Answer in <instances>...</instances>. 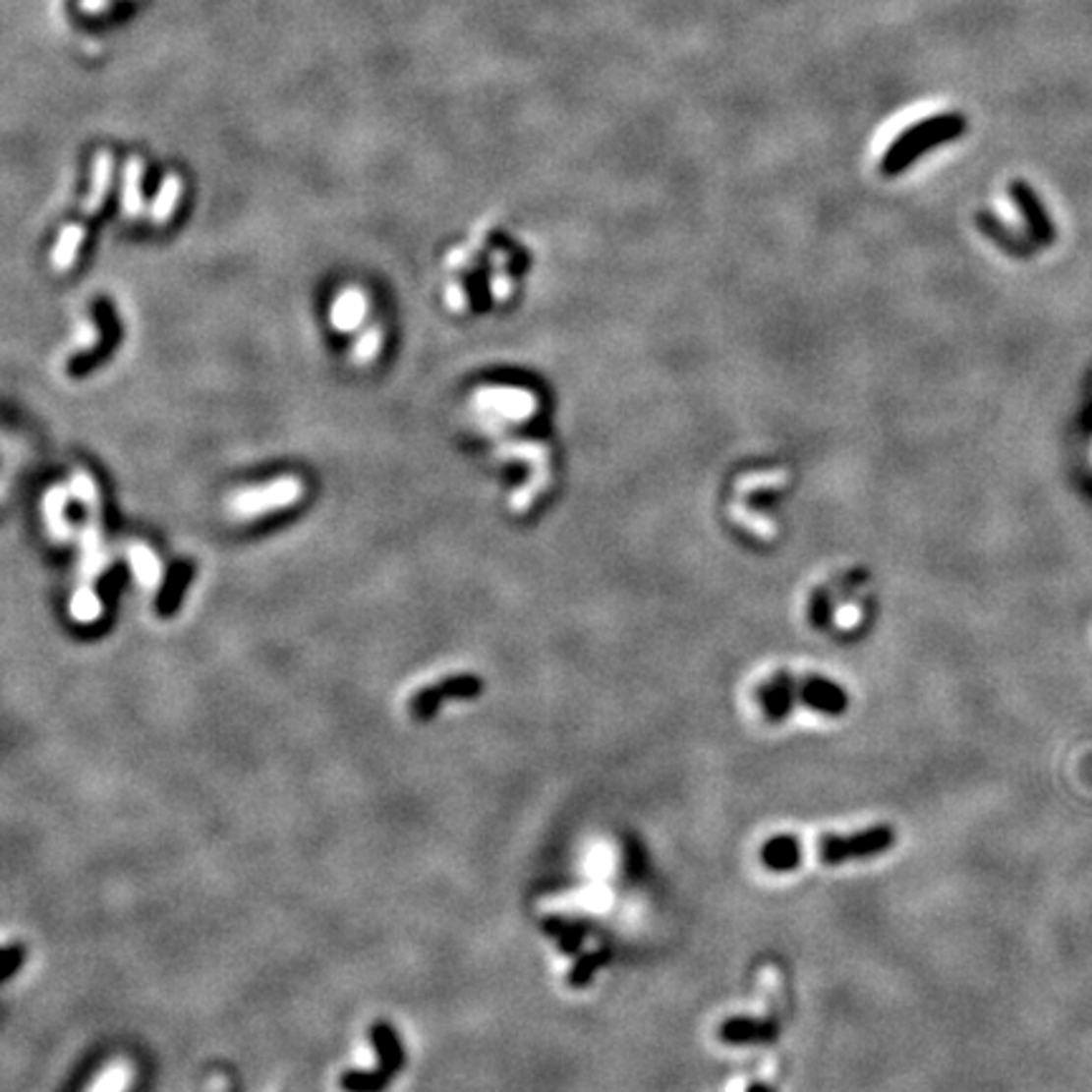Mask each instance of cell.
I'll use <instances>...</instances> for the list:
<instances>
[{
	"mask_svg": "<svg viewBox=\"0 0 1092 1092\" xmlns=\"http://www.w3.org/2000/svg\"><path fill=\"white\" fill-rule=\"evenodd\" d=\"M304 496V484L296 476H278L268 484H256L251 489L236 490L228 498V514L238 521L259 519L294 506Z\"/></svg>",
	"mask_w": 1092,
	"mask_h": 1092,
	"instance_id": "6da1fadb",
	"label": "cell"
},
{
	"mask_svg": "<svg viewBox=\"0 0 1092 1092\" xmlns=\"http://www.w3.org/2000/svg\"><path fill=\"white\" fill-rule=\"evenodd\" d=\"M895 844V827L875 825L855 834H827L817 844V855L825 865H842V862L868 860V857L883 855L888 847Z\"/></svg>",
	"mask_w": 1092,
	"mask_h": 1092,
	"instance_id": "7a4b0ae2",
	"label": "cell"
},
{
	"mask_svg": "<svg viewBox=\"0 0 1092 1092\" xmlns=\"http://www.w3.org/2000/svg\"><path fill=\"white\" fill-rule=\"evenodd\" d=\"M473 405L506 420H526L534 413V397L514 387H481L473 395Z\"/></svg>",
	"mask_w": 1092,
	"mask_h": 1092,
	"instance_id": "3957f363",
	"label": "cell"
},
{
	"mask_svg": "<svg viewBox=\"0 0 1092 1092\" xmlns=\"http://www.w3.org/2000/svg\"><path fill=\"white\" fill-rule=\"evenodd\" d=\"M367 316H370V296L360 286H347V289L339 291L329 307L331 326L342 334L362 329Z\"/></svg>",
	"mask_w": 1092,
	"mask_h": 1092,
	"instance_id": "277c9868",
	"label": "cell"
},
{
	"mask_svg": "<svg viewBox=\"0 0 1092 1092\" xmlns=\"http://www.w3.org/2000/svg\"><path fill=\"white\" fill-rule=\"evenodd\" d=\"M69 496H72L69 486H51V489L43 493V501H41V514H43V524H46L48 537L59 544L69 542L74 534L72 521H69V516H66Z\"/></svg>",
	"mask_w": 1092,
	"mask_h": 1092,
	"instance_id": "5b68a950",
	"label": "cell"
},
{
	"mask_svg": "<svg viewBox=\"0 0 1092 1092\" xmlns=\"http://www.w3.org/2000/svg\"><path fill=\"white\" fill-rule=\"evenodd\" d=\"M720 1039L731 1045H762L776 1039L774 1019H754V1016H736L720 1027Z\"/></svg>",
	"mask_w": 1092,
	"mask_h": 1092,
	"instance_id": "8992f818",
	"label": "cell"
},
{
	"mask_svg": "<svg viewBox=\"0 0 1092 1092\" xmlns=\"http://www.w3.org/2000/svg\"><path fill=\"white\" fill-rule=\"evenodd\" d=\"M799 696L812 711H820L827 716H839L847 706V696L839 685L830 683L825 678H809L799 685Z\"/></svg>",
	"mask_w": 1092,
	"mask_h": 1092,
	"instance_id": "52a82bcc",
	"label": "cell"
},
{
	"mask_svg": "<svg viewBox=\"0 0 1092 1092\" xmlns=\"http://www.w3.org/2000/svg\"><path fill=\"white\" fill-rule=\"evenodd\" d=\"M112 175H114V154L109 149H99L94 154V170H91V190L89 196L84 198L82 210L86 215H96L104 207L112 188Z\"/></svg>",
	"mask_w": 1092,
	"mask_h": 1092,
	"instance_id": "ba28073f",
	"label": "cell"
},
{
	"mask_svg": "<svg viewBox=\"0 0 1092 1092\" xmlns=\"http://www.w3.org/2000/svg\"><path fill=\"white\" fill-rule=\"evenodd\" d=\"M127 559L135 579L144 590H157L162 582V561L144 542H132L127 546Z\"/></svg>",
	"mask_w": 1092,
	"mask_h": 1092,
	"instance_id": "9c48e42d",
	"label": "cell"
},
{
	"mask_svg": "<svg viewBox=\"0 0 1092 1092\" xmlns=\"http://www.w3.org/2000/svg\"><path fill=\"white\" fill-rule=\"evenodd\" d=\"M799 842L789 834H779V837L769 839L762 847V862L774 873H789L799 865Z\"/></svg>",
	"mask_w": 1092,
	"mask_h": 1092,
	"instance_id": "30bf717a",
	"label": "cell"
},
{
	"mask_svg": "<svg viewBox=\"0 0 1092 1092\" xmlns=\"http://www.w3.org/2000/svg\"><path fill=\"white\" fill-rule=\"evenodd\" d=\"M143 180H144V162L140 157H130L125 167V183H122V210L127 218H140L144 210V198H143Z\"/></svg>",
	"mask_w": 1092,
	"mask_h": 1092,
	"instance_id": "8fae6325",
	"label": "cell"
},
{
	"mask_svg": "<svg viewBox=\"0 0 1092 1092\" xmlns=\"http://www.w3.org/2000/svg\"><path fill=\"white\" fill-rule=\"evenodd\" d=\"M84 236H86V233H84V228L79 223H69L61 228L59 238H56L54 243V251H51V266H54V271L66 273L74 263H77V256L79 251H82Z\"/></svg>",
	"mask_w": 1092,
	"mask_h": 1092,
	"instance_id": "7c38bea8",
	"label": "cell"
},
{
	"mask_svg": "<svg viewBox=\"0 0 1092 1092\" xmlns=\"http://www.w3.org/2000/svg\"><path fill=\"white\" fill-rule=\"evenodd\" d=\"M180 196H183V180L175 172H170L162 180L160 190H157V196H154L152 205H149V218H152L154 225H165L172 218V213H175V207L180 202Z\"/></svg>",
	"mask_w": 1092,
	"mask_h": 1092,
	"instance_id": "4fadbf2b",
	"label": "cell"
},
{
	"mask_svg": "<svg viewBox=\"0 0 1092 1092\" xmlns=\"http://www.w3.org/2000/svg\"><path fill=\"white\" fill-rule=\"evenodd\" d=\"M473 693H479V683L473 678H458V680H450V683L440 685V691L435 693H420L418 698H415L413 709L415 714L420 716V718H428V716H432V711L437 709V698H448V696H473Z\"/></svg>",
	"mask_w": 1092,
	"mask_h": 1092,
	"instance_id": "5bb4252c",
	"label": "cell"
},
{
	"mask_svg": "<svg viewBox=\"0 0 1092 1092\" xmlns=\"http://www.w3.org/2000/svg\"><path fill=\"white\" fill-rule=\"evenodd\" d=\"M69 612H72L74 620L84 622V625L99 620L101 612H104V604H101L99 595H96L91 582H84V585L74 592L72 603H69Z\"/></svg>",
	"mask_w": 1092,
	"mask_h": 1092,
	"instance_id": "9a60e30c",
	"label": "cell"
},
{
	"mask_svg": "<svg viewBox=\"0 0 1092 1092\" xmlns=\"http://www.w3.org/2000/svg\"><path fill=\"white\" fill-rule=\"evenodd\" d=\"M382 352V329L379 326H367L360 331L355 347H352V362L357 367L373 365Z\"/></svg>",
	"mask_w": 1092,
	"mask_h": 1092,
	"instance_id": "2e32d148",
	"label": "cell"
},
{
	"mask_svg": "<svg viewBox=\"0 0 1092 1092\" xmlns=\"http://www.w3.org/2000/svg\"><path fill=\"white\" fill-rule=\"evenodd\" d=\"M69 490H72V496L77 498L86 511H89V516H96V511H99V490H96V484L89 473L74 471L72 481H69Z\"/></svg>",
	"mask_w": 1092,
	"mask_h": 1092,
	"instance_id": "e0dca14e",
	"label": "cell"
},
{
	"mask_svg": "<svg viewBox=\"0 0 1092 1092\" xmlns=\"http://www.w3.org/2000/svg\"><path fill=\"white\" fill-rule=\"evenodd\" d=\"M445 304H448V309L453 314L468 312V294L466 289H463V284H458V281H448V286H445Z\"/></svg>",
	"mask_w": 1092,
	"mask_h": 1092,
	"instance_id": "ac0fdd59",
	"label": "cell"
},
{
	"mask_svg": "<svg viewBox=\"0 0 1092 1092\" xmlns=\"http://www.w3.org/2000/svg\"><path fill=\"white\" fill-rule=\"evenodd\" d=\"M117 0H79V11L86 16H101L114 6Z\"/></svg>",
	"mask_w": 1092,
	"mask_h": 1092,
	"instance_id": "d6986e66",
	"label": "cell"
},
{
	"mask_svg": "<svg viewBox=\"0 0 1092 1092\" xmlns=\"http://www.w3.org/2000/svg\"><path fill=\"white\" fill-rule=\"evenodd\" d=\"M490 294H493V299H506V296L511 294V281H508V276H503V273H493V276H490Z\"/></svg>",
	"mask_w": 1092,
	"mask_h": 1092,
	"instance_id": "ffe728a7",
	"label": "cell"
},
{
	"mask_svg": "<svg viewBox=\"0 0 1092 1092\" xmlns=\"http://www.w3.org/2000/svg\"><path fill=\"white\" fill-rule=\"evenodd\" d=\"M91 344H96V329L91 324H86V326H84V334L77 339V347L89 349Z\"/></svg>",
	"mask_w": 1092,
	"mask_h": 1092,
	"instance_id": "44dd1931",
	"label": "cell"
},
{
	"mask_svg": "<svg viewBox=\"0 0 1092 1092\" xmlns=\"http://www.w3.org/2000/svg\"><path fill=\"white\" fill-rule=\"evenodd\" d=\"M751 1092H774V1090H772V1087H754Z\"/></svg>",
	"mask_w": 1092,
	"mask_h": 1092,
	"instance_id": "7402d4cb",
	"label": "cell"
}]
</instances>
